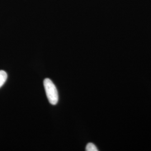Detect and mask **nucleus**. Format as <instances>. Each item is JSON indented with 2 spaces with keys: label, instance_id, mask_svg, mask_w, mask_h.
I'll use <instances>...</instances> for the list:
<instances>
[{
  "label": "nucleus",
  "instance_id": "nucleus-1",
  "mask_svg": "<svg viewBox=\"0 0 151 151\" xmlns=\"http://www.w3.org/2000/svg\"><path fill=\"white\" fill-rule=\"evenodd\" d=\"M43 83L49 102L52 105H56L58 101V93L55 85L49 78H45Z\"/></svg>",
  "mask_w": 151,
  "mask_h": 151
},
{
  "label": "nucleus",
  "instance_id": "nucleus-2",
  "mask_svg": "<svg viewBox=\"0 0 151 151\" xmlns=\"http://www.w3.org/2000/svg\"><path fill=\"white\" fill-rule=\"evenodd\" d=\"M7 78V75L5 71L0 70V88L4 85Z\"/></svg>",
  "mask_w": 151,
  "mask_h": 151
},
{
  "label": "nucleus",
  "instance_id": "nucleus-3",
  "mask_svg": "<svg viewBox=\"0 0 151 151\" xmlns=\"http://www.w3.org/2000/svg\"><path fill=\"white\" fill-rule=\"evenodd\" d=\"M86 151H98V149L96 146L92 143H89L87 145L86 147Z\"/></svg>",
  "mask_w": 151,
  "mask_h": 151
}]
</instances>
